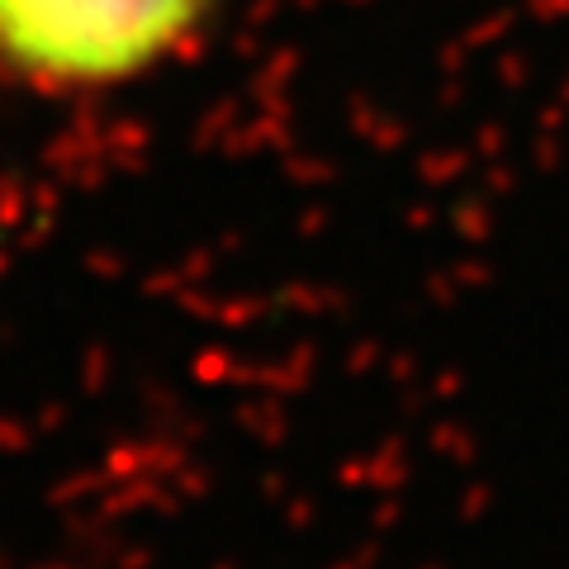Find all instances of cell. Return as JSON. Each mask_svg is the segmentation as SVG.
I'll return each mask as SVG.
<instances>
[{
	"mask_svg": "<svg viewBox=\"0 0 569 569\" xmlns=\"http://www.w3.org/2000/svg\"><path fill=\"white\" fill-rule=\"evenodd\" d=\"M219 0H0V81L43 96L110 91L171 62Z\"/></svg>",
	"mask_w": 569,
	"mask_h": 569,
	"instance_id": "cell-1",
	"label": "cell"
}]
</instances>
